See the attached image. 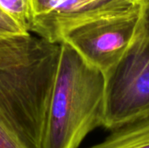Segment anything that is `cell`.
Returning <instances> with one entry per match:
<instances>
[{
    "label": "cell",
    "mask_w": 149,
    "mask_h": 148,
    "mask_svg": "<svg viewBox=\"0 0 149 148\" xmlns=\"http://www.w3.org/2000/svg\"><path fill=\"white\" fill-rule=\"evenodd\" d=\"M102 127L112 131L149 115V0L141 3L134 35L119 61L105 73Z\"/></svg>",
    "instance_id": "2"
},
{
    "label": "cell",
    "mask_w": 149,
    "mask_h": 148,
    "mask_svg": "<svg viewBox=\"0 0 149 148\" xmlns=\"http://www.w3.org/2000/svg\"><path fill=\"white\" fill-rule=\"evenodd\" d=\"M48 44L31 36L29 31L0 10V67L25 62L42 51Z\"/></svg>",
    "instance_id": "6"
},
{
    "label": "cell",
    "mask_w": 149,
    "mask_h": 148,
    "mask_svg": "<svg viewBox=\"0 0 149 148\" xmlns=\"http://www.w3.org/2000/svg\"><path fill=\"white\" fill-rule=\"evenodd\" d=\"M88 148H149V115L122 125Z\"/></svg>",
    "instance_id": "7"
},
{
    "label": "cell",
    "mask_w": 149,
    "mask_h": 148,
    "mask_svg": "<svg viewBox=\"0 0 149 148\" xmlns=\"http://www.w3.org/2000/svg\"><path fill=\"white\" fill-rule=\"evenodd\" d=\"M36 123L35 87L25 64L0 67V148H36L25 137Z\"/></svg>",
    "instance_id": "4"
},
{
    "label": "cell",
    "mask_w": 149,
    "mask_h": 148,
    "mask_svg": "<svg viewBox=\"0 0 149 148\" xmlns=\"http://www.w3.org/2000/svg\"><path fill=\"white\" fill-rule=\"evenodd\" d=\"M42 148H79L102 127L105 74L62 42Z\"/></svg>",
    "instance_id": "1"
},
{
    "label": "cell",
    "mask_w": 149,
    "mask_h": 148,
    "mask_svg": "<svg viewBox=\"0 0 149 148\" xmlns=\"http://www.w3.org/2000/svg\"><path fill=\"white\" fill-rule=\"evenodd\" d=\"M135 3H145V2H147V1H148V0H134Z\"/></svg>",
    "instance_id": "9"
},
{
    "label": "cell",
    "mask_w": 149,
    "mask_h": 148,
    "mask_svg": "<svg viewBox=\"0 0 149 148\" xmlns=\"http://www.w3.org/2000/svg\"><path fill=\"white\" fill-rule=\"evenodd\" d=\"M0 10L29 31L31 19V0H0Z\"/></svg>",
    "instance_id": "8"
},
{
    "label": "cell",
    "mask_w": 149,
    "mask_h": 148,
    "mask_svg": "<svg viewBox=\"0 0 149 148\" xmlns=\"http://www.w3.org/2000/svg\"><path fill=\"white\" fill-rule=\"evenodd\" d=\"M141 11V3L123 12L90 20L68 32L63 42L105 74L119 61L132 41Z\"/></svg>",
    "instance_id": "3"
},
{
    "label": "cell",
    "mask_w": 149,
    "mask_h": 148,
    "mask_svg": "<svg viewBox=\"0 0 149 148\" xmlns=\"http://www.w3.org/2000/svg\"><path fill=\"white\" fill-rule=\"evenodd\" d=\"M137 4L134 0H31L29 31L46 42L60 44L77 26Z\"/></svg>",
    "instance_id": "5"
}]
</instances>
